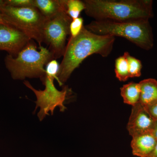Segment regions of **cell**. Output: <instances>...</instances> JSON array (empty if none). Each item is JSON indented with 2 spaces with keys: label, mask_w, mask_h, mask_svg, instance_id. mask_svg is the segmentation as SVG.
<instances>
[{
  "label": "cell",
  "mask_w": 157,
  "mask_h": 157,
  "mask_svg": "<svg viewBox=\"0 0 157 157\" xmlns=\"http://www.w3.org/2000/svg\"><path fill=\"white\" fill-rule=\"evenodd\" d=\"M115 38L109 36L97 35L85 26L77 36L70 37L60 64L58 82L63 86L72 73L83 60L92 55H100L107 57L113 48Z\"/></svg>",
  "instance_id": "obj_1"
},
{
  "label": "cell",
  "mask_w": 157,
  "mask_h": 157,
  "mask_svg": "<svg viewBox=\"0 0 157 157\" xmlns=\"http://www.w3.org/2000/svg\"><path fill=\"white\" fill-rule=\"evenodd\" d=\"M45 76L56 79L58 81V76L60 71V64L55 59L48 62L45 66Z\"/></svg>",
  "instance_id": "obj_17"
},
{
  "label": "cell",
  "mask_w": 157,
  "mask_h": 157,
  "mask_svg": "<svg viewBox=\"0 0 157 157\" xmlns=\"http://www.w3.org/2000/svg\"><path fill=\"white\" fill-rule=\"evenodd\" d=\"M83 22V18L80 17L72 20L70 26V37L74 38L80 33L84 27Z\"/></svg>",
  "instance_id": "obj_18"
},
{
  "label": "cell",
  "mask_w": 157,
  "mask_h": 157,
  "mask_svg": "<svg viewBox=\"0 0 157 157\" xmlns=\"http://www.w3.org/2000/svg\"><path fill=\"white\" fill-rule=\"evenodd\" d=\"M72 21L64 11L45 21L43 29V42L48 45L54 59H56L64 55L67 38L70 35V26Z\"/></svg>",
  "instance_id": "obj_7"
},
{
  "label": "cell",
  "mask_w": 157,
  "mask_h": 157,
  "mask_svg": "<svg viewBox=\"0 0 157 157\" xmlns=\"http://www.w3.org/2000/svg\"><path fill=\"white\" fill-rule=\"evenodd\" d=\"M126 58L128 65L130 78L139 77L141 75V70L142 68V63L140 60L132 56L128 52L124 53Z\"/></svg>",
  "instance_id": "obj_16"
},
{
  "label": "cell",
  "mask_w": 157,
  "mask_h": 157,
  "mask_svg": "<svg viewBox=\"0 0 157 157\" xmlns=\"http://www.w3.org/2000/svg\"><path fill=\"white\" fill-rule=\"evenodd\" d=\"M115 73L116 77L119 81L125 82L130 78L128 65L124 54L115 60Z\"/></svg>",
  "instance_id": "obj_14"
},
{
  "label": "cell",
  "mask_w": 157,
  "mask_h": 157,
  "mask_svg": "<svg viewBox=\"0 0 157 157\" xmlns=\"http://www.w3.org/2000/svg\"><path fill=\"white\" fill-rule=\"evenodd\" d=\"M151 132L157 140V120H155L154 125Z\"/></svg>",
  "instance_id": "obj_21"
},
{
  "label": "cell",
  "mask_w": 157,
  "mask_h": 157,
  "mask_svg": "<svg viewBox=\"0 0 157 157\" xmlns=\"http://www.w3.org/2000/svg\"><path fill=\"white\" fill-rule=\"evenodd\" d=\"M4 20L24 33L42 46L43 29L46 19L35 7L15 8L5 6L0 9Z\"/></svg>",
  "instance_id": "obj_5"
},
{
  "label": "cell",
  "mask_w": 157,
  "mask_h": 157,
  "mask_svg": "<svg viewBox=\"0 0 157 157\" xmlns=\"http://www.w3.org/2000/svg\"><path fill=\"white\" fill-rule=\"evenodd\" d=\"M144 107L151 117L157 120V101Z\"/></svg>",
  "instance_id": "obj_20"
},
{
  "label": "cell",
  "mask_w": 157,
  "mask_h": 157,
  "mask_svg": "<svg viewBox=\"0 0 157 157\" xmlns=\"http://www.w3.org/2000/svg\"><path fill=\"white\" fill-rule=\"evenodd\" d=\"M66 2L67 0H34V6L46 19H49L66 12Z\"/></svg>",
  "instance_id": "obj_11"
},
{
  "label": "cell",
  "mask_w": 157,
  "mask_h": 157,
  "mask_svg": "<svg viewBox=\"0 0 157 157\" xmlns=\"http://www.w3.org/2000/svg\"><path fill=\"white\" fill-rule=\"evenodd\" d=\"M53 78L45 76L42 80L45 86V90H37L34 88L28 81H24V84L35 94L37 101H35L36 104L34 112H36L38 107H40V111L38 116L39 120L42 121L50 111L52 115H53L54 109L57 107L59 108L61 112H63L66 109L64 104L67 98L69 92L67 86L63 87L61 91H59L56 88L54 84Z\"/></svg>",
  "instance_id": "obj_6"
},
{
  "label": "cell",
  "mask_w": 157,
  "mask_h": 157,
  "mask_svg": "<svg viewBox=\"0 0 157 157\" xmlns=\"http://www.w3.org/2000/svg\"><path fill=\"white\" fill-rule=\"evenodd\" d=\"M85 9L83 1L80 0H67L66 12L72 20L79 17L80 14Z\"/></svg>",
  "instance_id": "obj_15"
},
{
  "label": "cell",
  "mask_w": 157,
  "mask_h": 157,
  "mask_svg": "<svg viewBox=\"0 0 157 157\" xmlns=\"http://www.w3.org/2000/svg\"><path fill=\"white\" fill-rule=\"evenodd\" d=\"M140 94L139 103L144 107L157 101V80L149 78L139 82Z\"/></svg>",
  "instance_id": "obj_12"
},
{
  "label": "cell",
  "mask_w": 157,
  "mask_h": 157,
  "mask_svg": "<svg viewBox=\"0 0 157 157\" xmlns=\"http://www.w3.org/2000/svg\"><path fill=\"white\" fill-rule=\"evenodd\" d=\"M148 157H157V142L153 150Z\"/></svg>",
  "instance_id": "obj_22"
},
{
  "label": "cell",
  "mask_w": 157,
  "mask_h": 157,
  "mask_svg": "<svg viewBox=\"0 0 157 157\" xmlns=\"http://www.w3.org/2000/svg\"><path fill=\"white\" fill-rule=\"evenodd\" d=\"M85 27L97 35L122 37L145 50L151 49L154 44L149 20L130 22L94 20Z\"/></svg>",
  "instance_id": "obj_4"
},
{
  "label": "cell",
  "mask_w": 157,
  "mask_h": 157,
  "mask_svg": "<svg viewBox=\"0 0 157 157\" xmlns=\"http://www.w3.org/2000/svg\"><path fill=\"white\" fill-rule=\"evenodd\" d=\"M157 140L152 132H146L132 137V154L138 157H148L153 150Z\"/></svg>",
  "instance_id": "obj_10"
},
{
  "label": "cell",
  "mask_w": 157,
  "mask_h": 157,
  "mask_svg": "<svg viewBox=\"0 0 157 157\" xmlns=\"http://www.w3.org/2000/svg\"><path fill=\"white\" fill-rule=\"evenodd\" d=\"M121 94L125 104L132 107L139 103L140 91L139 83L134 82L124 85L121 88Z\"/></svg>",
  "instance_id": "obj_13"
},
{
  "label": "cell",
  "mask_w": 157,
  "mask_h": 157,
  "mask_svg": "<svg viewBox=\"0 0 157 157\" xmlns=\"http://www.w3.org/2000/svg\"><path fill=\"white\" fill-rule=\"evenodd\" d=\"M53 59L49 49L40 46L38 50L36 43L31 40L16 56L7 55L5 63L13 79L40 78L42 80L45 75V66Z\"/></svg>",
  "instance_id": "obj_3"
},
{
  "label": "cell",
  "mask_w": 157,
  "mask_h": 157,
  "mask_svg": "<svg viewBox=\"0 0 157 157\" xmlns=\"http://www.w3.org/2000/svg\"><path fill=\"white\" fill-rule=\"evenodd\" d=\"M85 12L94 20L130 22L154 16L151 0H84Z\"/></svg>",
  "instance_id": "obj_2"
},
{
  "label": "cell",
  "mask_w": 157,
  "mask_h": 157,
  "mask_svg": "<svg viewBox=\"0 0 157 157\" xmlns=\"http://www.w3.org/2000/svg\"><path fill=\"white\" fill-rule=\"evenodd\" d=\"M5 6L15 8L34 7V0H4Z\"/></svg>",
  "instance_id": "obj_19"
},
{
  "label": "cell",
  "mask_w": 157,
  "mask_h": 157,
  "mask_svg": "<svg viewBox=\"0 0 157 157\" xmlns=\"http://www.w3.org/2000/svg\"><path fill=\"white\" fill-rule=\"evenodd\" d=\"M0 24L9 25L6 22V21L4 20V18H3L2 16V14H1V13H0Z\"/></svg>",
  "instance_id": "obj_23"
},
{
  "label": "cell",
  "mask_w": 157,
  "mask_h": 157,
  "mask_svg": "<svg viewBox=\"0 0 157 157\" xmlns=\"http://www.w3.org/2000/svg\"><path fill=\"white\" fill-rule=\"evenodd\" d=\"M155 120L140 103L132 107L127 128L132 137L151 132Z\"/></svg>",
  "instance_id": "obj_9"
},
{
  "label": "cell",
  "mask_w": 157,
  "mask_h": 157,
  "mask_svg": "<svg viewBox=\"0 0 157 157\" xmlns=\"http://www.w3.org/2000/svg\"><path fill=\"white\" fill-rule=\"evenodd\" d=\"M31 40L16 28L0 24V50L6 51L9 54L16 56Z\"/></svg>",
  "instance_id": "obj_8"
}]
</instances>
